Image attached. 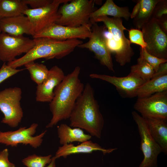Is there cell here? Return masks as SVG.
Here are the masks:
<instances>
[{"label":"cell","instance_id":"2","mask_svg":"<svg viewBox=\"0 0 167 167\" xmlns=\"http://www.w3.org/2000/svg\"><path fill=\"white\" fill-rule=\"evenodd\" d=\"M70 126L85 130L92 136L100 139L104 120L94 91L89 83L77 98L69 118Z\"/></svg>","mask_w":167,"mask_h":167},{"label":"cell","instance_id":"34","mask_svg":"<svg viewBox=\"0 0 167 167\" xmlns=\"http://www.w3.org/2000/svg\"><path fill=\"white\" fill-rule=\"evenodd\" d=\"M167 75V62L161 64L157 71L155 72L152 78Z\"/></svg>","mask_w":167,"mask_h":167},{"label":"cell","instance_id":"21","mask_svg":"<svg viewBox=\"0 0 167 167\" xmlns=\"http://www.w3.org/2000/svg\"><path fill=\"white\" fill-rule=\"evenodd\" d=\"M130 15L131 13L128 6L119 7L113 0H107L101 7L91 14L90 20L99 17L110 16L115 18H123L128 21Z\"/></svg>","mask_w":167,"mask_h":167},{"label":"cell","instance_id":"28","mask_svg":"<svg viewBox=\"0 0 167 167\" xmlns=\"http://www.w3.org/2000/svg\"><path fill=\"white\" fill-rule=\"evenodd\" d=\"M140 56L148 63L153 68L155 72L158 70L160 65L167 62V59L158 58L148 53L145 48H140Z\"/></svg>","mask_w":167,"mask_h":167},{"label":"cell","instance_id":"14","mask_svg":"<svg viewBox=\"0 0 167 167\" xmlns=\"http://www.w3.org/2000/svg\"><path fill=\"white\" fill-rule=\"evenodd\" d=\"M91 27L82 26L72 27L54 24L33 36V38L45 37L59 41L89 38Z\"/></svg>","mask_w":167,"mask_h":167},{"label":"cell","instance_id":"3","mask_svg":"<svg viewBox=\"0 0 167 167\" xmlns=\"http://www.w3.org/2000/svg\"><path fill=\"white\" fill-rule=\"evenodd\" d=\"M34 47L23 56L8 62L7 64L14 68L24 65L36 59L44 58L48 60L62 58L73 52L76 47L83 43L78 39L59 41L48 38H33Z\"/></svg>","mask_w":167,"mask_h":167},{"label":"cell","instance_id":"36","mask_svg":"<svg viewBox=\"0 0 167 167\" xmlns=\"http://www.w3.org/2000/svg\"><path fill=\"white\" fill-rule=\"evenodd\" d=\"M133 2L137 3L136 5L134 7L131 13L130 18L131 19H134L138 14L140 8V4L137 0H134Z\"/></svg>","mask_w":167,"mask_h":167},{"label":"cell","instance_id":"15","mask_svg":"<svg viewBox=\"0 0 167 167\" xmlns=\"http://www.w3.org/2000/svg\"><path fill=\"white\" fill-rule=\"evenodd\" d=\"M92 78L106 81L114 86L120 95L123 98H132L136 96L138 88L145 82L136 75L130 73L126 76H115L93 73L89 75Z\"/></svg>","mask_w":167,"mask_h":167},{"label":"cell","instance_id":"4","mask_svg":"<svg viewBox=\"0 0 167 167\" xmlns=\"http://www.w3.org/2000/svg\"><path fill=\"white\" fill-rule=\"evenodd\" d=\"M91 24L102 22L111 34L112 37H107V47L111 52L115 53L116 61L121 66L129 63L134 54L129 40L125 35L124 30H128L122 24L121 18L107 16L99 17L91 19Z\"/></svg>","mask_w":167,"mask_h":167},{"label":"cell","instance_id":"19","mask_svg":"<svg viewBox=\"0 0 167 167\" xmlns=\"http://www.w3.org/2000/svg\"><path fill=\"white\" fill-rule=\"evenodd\" d=\"M143 118L150 134L161 148L162 152L167 154V120L153 118Z\"/></svg>","mask_w":167,"mask_h":167},{"label":"cell","instance_id":"13","mask_svg":"<svg viewBox=\"0 0 167 167\" xmlns=\"http://www.w3.org/2000/svg\"><path fill=\"white\" fill-rule=\"evenodd\" d=\"M134 108L143 118L167 120V91L147 97L138 98Z\"/></svg>","mask_w":167,"mask_h":167},{"label":"cell","instance_id":"24","mask_svg":"<svg viewBox=\"0 0 167 167\" xmlns=\"http://www.w3.org/2000/svg\"><path fill=\"white\" fill-rule=\"evenodd\" d=\"M28 9L22 0H0V19L24 14Z\"/></svg>","mask_w":167,"mask_h":167},{"label":"cell","instance_id":"33","mask_svg":"<svg viewBox=\"0 0 167 167\" xmlns=\"http://www.w3.org/2000/svg\"><path fill=\"white\" fill-rule=\"evenodd\" d=\"M9 152L5 148L0 152V167H15V165L8 159Z\"/></svg>","mask_w":167,"mask_h":167},{"label":"cell","instance_id":"1","mask_svg":"<svg viewBox=\"0 0 167 167\" xmlns=\"http://www.w3.org/2000/svg\"><path fill=\"white\" fill-rule=\"evenodd\" d=\"M80 71V67L76 66L54 88L53 98L49 104L52 117L46 128L52 127L60 121L69 118L84 87L79 78Z\"/></svg>","mask_w":167,"mask_h":167},{"label":"cell","instance_id":"7","mask_svg":"<svg viewBox=\"0 0 167 167\" xmlns=\"http://www.w3.org/2000/svg\"><path fill=\"white\" fill-rule=\"evenodd\" d=\"M71 0H53L48 5L42 7L28 8L24 12L29 20L32 37L53 24H56L60 15L58 12L60 5Z\"/></svg>","mask_w":167,"mask_h":167},{"label":"cell","instance_id":"6","mask_svg":"<svg viewBox=\"0 0 167 167\" xmlns=\"http://www.w3.org/2000/svg\"><path fill=\"white\" fill-rule=\"evenodd\" d=\"M22 90L18 87L5 88L0 91V110L4 115L1 122L11 127H17L23 112L20 105Z\"/></svg>","mask_w":167,"mask_h":167},{"label":"cell","instance_id":"30","mask_svg":"<svg viewBox=\"0 0 167 167\" xmlns=\"http://www.w3.org/2000/svg\"><path fill=\"white\" fill-rule=\"evenodd\" d=\"M167 16V0H160L156 5L152 17L157 20Z\"/></svg>","mask_w":167,"mask_h":167},{"label":"cell","instance_id":"26","mask_svg":"<svg viewBox=\"0 0 167 167\" xmlns=\"http://www.w3.org/2000/svg\"><path fill=\"white\" fill-rule=\"evenodd\" d=\"M130 73L136 75L146 82L152 78L155 71L148 63L139 56L137 63L131 66Z\"/></svg>","mask_w":167,"mask_h":167},{"label":"cell","instance_id":"23","mask_svg":"<svg viewBox=\"0 0 167 167\" xmlns=\"http://www.w3.org/2000/svg\"><path fill=\"white\" fill-rule=\"evenodd\" d=\"M160 0H138L140 4L138 14L133 19V24L137 29L140 30L151 18L153 9Z\"/></svg>","mask_w":167,"mask_h":167},{"label":"cell","instance_id":"10","mask_svg":"<svg viewBox=\"0 0 167 167\" xmlns=\"http://www.w3.org/2000/svg\"><path fill=\"white\" fill-rule=\"evenodd\" d=\"M141 29L147 51L158 58L167 59V34L161 28L157 20L151 18Z\"/></svg>","mask_w":167,"mask_h":167},{"label":"cell","instance_id":"20","mask_svg":"<svg viewBox=\"0 0 167 167\" xmlns=\"http://www.w3.org/2000/svg\"><path fill=\"white\" fill-rule=\"evenodd\" d=\"M57 134L62 145L74 142H83L89 140L92 137L80 128H72L66 124H62L58 127Z\"/></svg>","mask_w":167,"mask_h":167},{"label":"cell","instance_id":"32","mask_svg":"<svg viewBox=\"0 0 167 167\" xmlns=\"http://www.w3.org/2000/svg\"><path fill=\"white\" fill-rule=\"evenodd\" d=\"M52 0H22L26 5H29L32 9H38L45 6L51 3Z\"/></svg>","mask_w":167,"mask_h":167},{"label":"cell","instance_id":"37","mask_svg":"<svg viewBox=\"0 0 167 167\" xmlns=\"http://www.w3.org/2000/svg\"><path fill=\"white\" fill-rule=\"evenodd\" d=\"M56 159L54 156L52 157V160L50 163L49 164L47 167H55V161Z\"/></svg>","mask_w":167,"mask_h":167},{"label":"cell","instance_id":"25","mask_svg":"<svg viewBox=\"0 0 167 167\" xmlns=\"http://www.w3.org/2000/svg\"><path fill=\"white\" fill-rule=\"evenodd\" d=\"M24 66L29 72L31 79L37 85L41 84L48 75L49 70L46 66L43 64L32 61L25 64Z\"/></svg>","mask_w":167,"mask_h":167},{"label":"cell","instance_id":"9","mask_svg":"<svg viewBox=\"0 0 167 167\" xmlns=\"http://www.w3.org/2000/svg\"><path fill=\"white\" fill-rule=\"evenodd\" d=\"M105 25L99 26L96 23L92 24V32L88 41L78 46L93 52L101 64L106 66L110 71H115L111 57V53L107 44Z\"/></svg>","mask_w":167,"mask_h":167},{"label":"cell","instance_id":"27","mask_svg":"<svg viewBox=\"0 0 167 167\" xmlns=\"http://www.w3.org/2000/svg\"><path fill=\"white\" fill-rule=\"evenodd\" d=\"M52 158L51 154L41 156L34 154L23 158L22 162L27 167H45L50 163Z\"/></svg>","mask_w":167,"mask_h":167},{"label":"cell","instance_id":"8","mask_svg":"<svg viewBox=\"0 0 167 167\" xmlns=\"http://www.w3.org/2000/svg\"><path fill=\"white\" fill-rule=\"evenodd\" d=\"M141 138L140 149L143 159L139 167H157V158L161 149L152 136L145 119L135 111L131 113Z\"/></svg>","mask_w":167,"mask_h":167},{"label":"cell","instance_id":"5","mask_svg":"<svg viewBox=\"0 0 167 167\" xmlns=\"http://www.w3.org/2000/svg\"><path fill=\"white\" fill-rule=\"evenodd\" d=\"M95 3L93 0H74L63 4L59 8L60 16L56 24L72 27L92 26L90 16L97 9Z\"/></svg>","mask_w":167,"mask_h":167},{"label":"cell","instance_id":"22","mask_svg":"<svg viewBox=\"0 0 167 167\" xmlns=\"http://www.w3.org/2000/svg\"><path fill=\"white\" fill-rule=\"evenodd\" d=\"M165 91H167V75L152 78L144 83L137 90L136 96L147 97Z\"/></svg>","mask_w":167,"mask_h":167},{"label":"cell","instance_id":"18","mask_svg":"<svg viewBox=\"0 0 167 167\" xmlns=\"http://www.w3.org/2000/svg\"><path fill=\"white\" fill-rule=\"evenodd\" d=\"M1 32L19 36L31 35V26L29 19L24 14L0 19Z\"/></svg>","mask_w":167,"mask_h":167},{"label":"cell","instance_id":"29","mask_svg":"<svg viewBox=\"0 0 167 167\" xmlns=\"http://www.w3.org/2000/svg\"><path fill=\"white\" fill-rule=\"evenodd\" d=\"M128 31L131 44H137L142 48H145L147 44L144 41L142 31L137 28L131 29Z\"/></svg>","mask_w":167,"mask_h":167},{"label":"cell","instance_id":"39","mask_svg":"<svg viewBox=\"0 0 167 167\" xmlns=\"http://www.w3.org/2000/svg\"><path fill=\"white\" fill-rule=\"evenodd\" d=\"M1 61L0 59V61Z\"/></svg>","mask_w":167,"mask_h":167},{"label":"cell","instance_id":"35","mask_svg":"<svg viewBox=\"0 0 167 167\" xmlns=\"http://www.w3.org/2000/svg\"><path fill=\"white\" fill-rule=\"evenodd\" d=\"M157 20L162 29L167 34V16Z\"/></svg>","mask_w":167,"mask_h":167},{"label":"cell","instance_id":"17","mask_svg":"<svg viewBox=\"0 0 167 167\" xmlns=\"http://www.w3.org/2000/svg\"><path fill=\"white\" fill-rule=\"evenodd\" d=\"M117 149L116 148H105L91 140H87L75 145L71 143L59 147L54 156L56 159L61 157L66 158L70 155L80 153H91L94 152L100 151L103 155L109 154Z\"/></svg>","mask_w":167,"mask_h":167},{"label":"cell","instance_id":"11","mask_svg":"<svg viewBox=\"0 0 167 167\" xmlns=\"http://www.w3.org/2000/svg\"><path fill=\"white\" fill-rule=\"evenodd\" d=\"M34 39L23 35L15 36L0 33V59L4 62H11L16 57L27 53L34 46Z\"/></svg>","mask_w":167,"mask_h":167},{"label":"cell","instance_id":"16","mask_svg":"<svg viewBox=\"0 0 167 167\" xmlns=\"http://www.w3.org/2000/svg\"><path fill=\"white\" fill-rule=\"evenodd\" d=\"M65 76L63 70L58 66L51 67L45 79L41 84L37 85L36 101L50 102L54 97V88L62 81Z\"/></svg>","mask_w":167,"mask_h":167},{"label":"cell","instance_id":"31","mask_svg":"<svg viewBox=\"0 0 167 167\" xmlns=\"http://www.w3.org/2000/svg\"><path fill=\"white\" fill-rule=\"evenodd\" d=\"M23 70L13 68L4 62L0 69V84Z\"/></svg>","mask_w":167,"mask_h":167},{"label":"cell","instance_id":"12","mask_svg":"<svg viewBox=\"0 0 167 167\" xmlns=\"http://www.w3.org/2000/svg\"><path fill=\"white\" fill-rule=\"evenodd\" d=\"M38 126L37 123H33L28 127H22L15 131H0V143L11 147H16L22 144L37 148L41 145L43 138L47 132L45 130L38 135L33 136Z\"/></svg>","mask_w":167,"mask_h":167},{"label":"cell","instance_id":"38","mask_svg":"<svg viewBox=\"0 0 167 167\" xmlns=\"http://www.w3.org/2000/svg\"><path fill=\"white\" fill-rule=\"evenodd\" d=\"M1 32V30L0 29V33Z\"/></svg>","mask_w":167,"mask_h":167}]
</instances>
